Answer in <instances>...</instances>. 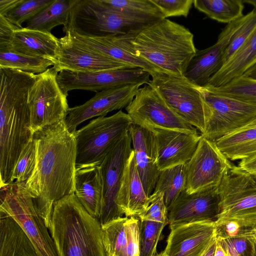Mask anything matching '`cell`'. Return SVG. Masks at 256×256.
<instances>
[{
	"label": "cell",
	"mask_w": 256,
	"mask_h": 256,
	"mask_svg": "<svg viewBox=\"0 0 256 256\" xmlns=\"http://www.w3.org/2000/svg\"><path fill=\"white\" fill-rule=\"evenodd\" d=\"M242 236L256 239V224L252 228H246L242 234Z\"/></svg>",
	"instance_id": "47"
},
{
	"label": "cell",
	"mask_w": 256,
	"mask_h": 256,
	"mask_svg": "<svg viewBox=\"0 0 256 256\" xmlns=\"http://www.w3.org/2000/svg\"><path fill=\"white\" fill-rule=\"evenodd\" d=\"M168 211L170 228L202 221L216 222L220 212L218 186L192 194L184 190Z\"/></svg>",
	"instance_id": "16"
},
{
	"label": "cell",
	"mask_w": 256,
	"mask_h": 256,
	"mask_svg": "<svg viewBox=\"0 0 256 256\" xmlns=\"http://www.w3.org/2000/svg\"><path fill=\"white\" fill-rule=\"evenodd\" d=\"M36 151L32 138L22 150L14 168L11 183L26 182L32 175L36 163Z\"/></svg>",
	"instance_id": "37"
},
{
	"label": "cell",
	"mask_w": 256,
	"mask_h": 256,
	"mask_svg": "<svg viewBox=\"0 0 256 256\" xmlns=\"http://www.w3.org/2000/svg\"><path fill=\"white\" fill-rule=\"evenodd\" d=\"M230 160H244L256 156V125L243 126L215 141Z\"/></svg>",
	"instance_id": "28"
},
{
	"label": "cell",
	"mask_w": 256,
	"mask_h": 256,
	"mask_svg": "<svg viewBox=\"0 0 256 256\" xmlns=\"http://www.w3.org/2000/svg\"><path fill=\"white\" fill-rule=\"evenodd\" d=\"M139 176L148 197L153 193L160 173L156 164L152 132L132 124L129 130Z\"/></svg>",
	"instance_id": "21"
},
{
	"label": "cell",
	"mask_w": 256,
	"mask_h": 256,
	"mask_svg": "<svg viewBox=\"0 0 256 256\" xmlns=\"http://www.w3.org/2000/svg\"><path fill=\"white\" fill-rule=\"evenodd\" d=\"M58 72L52 68L36 74L28 98L31 128L34 132L44 127L64 120L69 109L68 94L57 80Z\"/></svg>",
	"instance_id": "9"
},
{
	"label": "cell",
	"mask_w": 256,
	"mask_h": 256,
	"mask_svg": "<svg viewBox=\"0 0 256 256\" xmlns=\"http://www.w3.org/2000/svg\"><path fill=\"white\" fill-rule=\"evenodd\" d=\"M129 217H120L102 226L108 256H126L130 242Z\"/></svg>",
	"instance_id": "31"
},
{
	"label": "cell",
	"mask_w": 256,
	"mask_h": 256,
	"mask_svg": "<svg viewBox=\"0 0 256 256\" xmlns=\"http://www.w3.org/2000/svg\"><path fill=\"white\" fill-rule=\"evenodd\" d=\"M216 94L256 105V78L242 75L218 86H204Z\"/></svg>",
	"instance_id": "34"
},
{
	"label": "cell",
	"mask_w": 256,
	"mask_h": 256,
	"mask_svg": "<svg viewBox=\"0 0 256 256\" xmlns=\"http://www.w3.org/2000/svg\"><path fill=\"white\" fill-rule=\"evenodd\" d=\"M233 166L215 141L201 134L194 152L185 164L184 190L192 194L218 186L225 174Z\"/></svg>",
	"instance_id": "12"
},
{
	"label": "cell",
	"mask_w": 256,
	"mask_h": 256,
	"mask_svg": "<svg viewBox=\"0 0 256 256\" xmlns=\"http://www.w3.org/2000/svg\"><path fill=\"white\" fill-rule=\"evenodd\" d=\"M256 125V118L246 126Z\"/></svg>",
	"instance_id": "52"
},
{
	"label": "cell",
	"mask_w": 256,
	"mask_h": 256,
	"mask_svg": "<svg viewBox=\"0 0 256 256\" xmlns=\"http://www.w3.org/2000/svg\"><path fill=\"white\" fill-rule=\"evenodd\" d=\"M217 239L228 256H250L251 246L249 238L242 236L218 238Z\"/></svg>",
	"instance_id": "42"
},
{
	"label": "cell",
	"mask_w": 256,
	"mask_h": 256,
	"mask_svg": "<svg viewBox=\"0 0 256 256\" xmlns=\"http://www.w3.org/2000/svg\"><path fill=\"white\" fill-rule=\"evenodd\" d=\"M74 188V194L80 202L92 216L98 220L103 194L100 164L77 166Z\"/></svg>",
	"instance_id": "23"
},
{
	"label": "cell",
	"mask_w": 256,
	"mask_h": 256,
	"mask_svg": "<svg viewBox=\"0 0 256 256\" xmlns=\"http://www.w3.org/2000/svg\"><path fill=\"white\" fill-rule=\"evenodd\" d=\"M60 50L52 67L62 70L94 72L123 68H135L92 50L74 40L68 32L58 38Z\"/></svg>",
	"instance_id": "15"
},
{
	"label": "cell",
	"mask_w": 256,
	"mask_h": 256,
	"mask_svg": "<svg viewBox=\"0 0 256 256\" xmlns=\"http://www.w3.org/2000/svg\"><path fill=\"white\" fill-rule=\"evenodd\" d=\"M209 114L202 134L212 141L246 126L256 118V105L200 87Z\"/></svg>",
	"instance_id": "11"
},
{
	"label": "cell",
	"mask_w": 256,
	"mask_h": 256,
	"mask_svg": "<svg viewBox=\"0 0 256 256\" xmlns=\"http://www.w3.org/2000/svg\"><path fill=\"white\" fill-rule=\"evenodd\" d=\"M178 116L199 130L205 131L209 110L200 87L184 77L160 73L152 77L148 84Z\"/></svg>",
	"instance_id": "8"
},
{
	"label": "cell",
	"mask_w": 256,
	"mask_h": 256,
	"mask_svg": "<svg viewBox=\"0 0 256 256\" xmlns=\"http://www.w3.org/2000/svg\"><path fill=\"white\" fill-rule=\"evenodd\" d=\"M194 8L218 22L230 24L242 17L243 0H193Z\"/></svg>",
	"instance_id": "30"
},
{
	"label": "cell",
	"mask_w": 256,
	"mask_h": 256,
	"mask_svg": "<svg viewBox=\"0 0 256 256\" xmlns=\"http://www.w3.org/2000/svg\"><path fill=\"white\" fill-rule=\"evenodd\" d=\"M132 123L147 130L162 128L198 133V130L175 112L150 86L140 88L125 108Z\"/></svg>",
	"instance_id": "10"
},
{
	"label": "cell",
	"mask_w": 256,
	"mask_h": 256,
	"mask_svg": "<svg viewBox=\"0 0 256 256\" xmlns=\"http://www.w3.org/2000/svg\"><path fill=\"white\" fill-rule=\"evenodd\" d=\"M150 198L149 206L138 218L140 220L168 224V211L164 203L163 194L160 192H154Z\"/></svg>",
	"instance_id": "40"
},
{
	"label": "cell",
	"mask_w": 256,
	"mask_h": 256,
	"mask_svg": "<svg viewBox=\"0 0 256 256\" xmlns=\"http://www.w3.org/2000/svg\"><path fill=\"white\" fill-rule=\"evenodd\" d=\"M220 212L216 227L234 221L243 228L256 224V175L233 166L218 186Z\"/></svg>",
	"instance_id": "6"
},
{
	"label": "cell",
	"mask_w": 256,
	"mask_h": 256,
	"mask_svg": "<svg viewBox=\"0 0 256 256\" xmlns=\"http://www.w3.org/2000/svg\"><path fill=\"white\" fill-rule=\"evenodd\" d=\"M115 41L132 54L155 67L160 72L183 77L196 54L194 35L184 26L168 18L156 20L123 34Z\"/></svg>",
	"instance_id": "2"
},
{
	"label": "cell",
	"mask_w": 256,
	"mask_h": 256,
	"mask_svg": "<svg viewBox=\"0 0 256 256\" xmlns=\"http://www.w3.org/2000/svg\"><path fill=\"white\" fill-rule=\"evenodd\" d=\"M76 0H54L26 22V28L51 33L55 26H66L71 9ZM63 27V28H64Z\"/></svg>",
	"instance_id": "29"
},
{
	"label": "cell",
	"mask_w": 256,
	"mask_h": 256,
	"mask_svg": "<svg viewBox=\"0 0 256 256\" xmlns=\"http://www.w3.org/2000/svg\"><path fill=\"white\" fill-rule=\"evenodd\" d=\"M163 15L164 18L183 16L186 18L193 4V0H151Z\"/></svg>",
	"instance_id": "41"
},
{
	"label": "cell",
	"mask_w": 256,
	"mask_h": 256,
	"mask_svg": "<svg viewBox=\"0 0 256 256\" xmlns=\"http://www.w3.org/2000/svg\"><path fill=\"white\" fill-rule=\"evenodd\" d=\"M244 3L252 5L256 9V0H243Z\"/></svg>",
	"instance_id": "51"
},
{
	"label": "cell",
	"mask_w": 256,
	"mask_h": 256,
	"mask_svg": "<svg viewBox=\"0 0 256 256\" xmlns=\"http://www.w3.org/2000/svg\"><path fill=\"white\" fill-rule=\"evenodd\" d=\"M68 32L74 40L88 48L124 62L133 67L142 68L148 71L151 77L162 73L151 64L132 54L121 47L115 41L114 34L102 37L90 38L81 36L70 32Z\"/></svg>",
	"instance_id": "27"
},
{
	"label": "cell",
	"mask_w": 256,
	"mask_h": 256,
	"mask_svg": "<svg viewBox=\"0 0 256 256\" xmlns=\"http://www.w3.org/2000/svg\"><path fill=\"white\" fill-rule=\"evenodd\" d=\"M18 28L4 16L0 15V52L12 50L14 33Z\"/></svg>",
	"instance_id": "43"
},
{
	"label": "cell",
	"mask_w": 256,
	"mask_h": 256,
	"mask_svg": "<svg viewBox=\"0 0 256 256\" xmlns=\"http://www.w3.org/2000/svg\"><path fill=\"white\" fill-rule=\"evenodd\" d=\"M132 144L128 131L100 164L103 194L98 221L102 226L124 215L118 206L117 198L125 165L132 150Z\"/></svg>",
	"instance_id": "14"
},
{
	"label": "cell",
	"mask_w": 256,
	"mask_h": 256,
	"mask_svg": "<svg viewBox=\"0 0 256 256\" xmlns=\"http://www.w3.org/2000/svg\"><path fill=\"white\" fill-rule=\"evenodd\" d=\"M243 228L234 221L228 222L224 225L217 228V237L234 238L240 236Z\"/></svg>",
	"instance_id": "44"
},
{
	"label": "cell",
	"mask_w": 256,
	"mask_h": 256,
	"mask_svg": "<svg viewBox=\"0 0 256 256\" xmlns=\"http://www.w3.org/2000/svg\"><path fill=\"white\" fill-rule=\"evenodd\" d=\"M54 62L49 60L28 56L14 52H0V68L20 70L32 74H41Z\"/></svg>",
	"instance_id": "35"
},
{
	"label": "cell",
	"mask_w": 256,
	"mask_h": 256,
	"mask_svg": "<svg viewBox=\"0 0 256 256\" xmlns=\"http://www.w3.org/2000/svg\"><path fill=\"white\" fill-rule=\"evenodd\" d=\"M36 80L34 74L18 70L0 74V187L11 183L18 156L33 138L28 98Z\"/></svg>",
	"instance_id": "3"
},
{
	"label": "cell",
	"mask_w": 256,
	"mask_h": 256,
	"mask_svg": "<svg viewBox=\"0 0 256 256\" xmlns=\"http://www.w3.org/2000/svg\"><path fill=\"white\" fill-rule=\"evenodd\" d=\"M150 74L145 70L135 68L80 72L62 70L58 73L57 80L64 92L82 90L98 92L124 85L148 84Z\"/></svg>",
	"instance_id": "13"
},
{
	"label": "cell",
	"mask_w": 256,
	"mask_h": 256,
	"mask_svg": "<svg viewBox=\"0 0 256 256\" xmlns=\"http://www.w3.org/2000/svg\"><path fill=\"white\" fill-rule=\"evenodd\" d=\"M154 135L156 164L160 172L176 166L186 164L194 152L201 134L162 129L150 130Z\"/></svg>",
	"instance_id": "20"
},
{
	"label": "cell",
	"mask_w": 256,
	"mask_h": 256,
	"mask_svg": "<svg viewBox=\"0 0 256 256\" xmlns=\"http://www.w3.org/2000/svg\"><path fill=\"white\" fill-rule=\"evenodd\" d=\"M166 256H202L217 237L215 222L202 221L170 228Z\"/></svg>",
	"instance_id": "18"
},
{
	"label": "cell",
	"mask_w": 256,
	"mask_h": 256,
	"mask_svg": "<svg viewBox=\"0 0 256 256\" xmlns=\"http://www.w3.org/2000/svg\"><path fill=\"white\" fill-rule=\"evenodd\" d=\"M0 256H37L32 242L18 224L0 210Z\"/></svg>",
	"instance_id": "26"
},
{
	"label": "cell",
	"mask_w": 256,
	"mask_h": 256,
	"mask_svg": "<svg viewBox=\"0 0 256 256\" xmlns=\"http://www.w3.org/2000/svg\"><path fill=\"white\" fill-rule=\"evenodd\" d=\"M106 8L128 15L163 19V15L151 0H98Z\"/></svg>",
	"instance_id": "33"
},
{
	"label": "cell",
	"mask_w": 256,
	"mask_h": 256,
	"mask_svg": "<svg viewBox=\"0 0 256 256\" xmlns=\"http://www.w3.org/2000/svg\"><path fill=\"white\" fill-rule=\"evenodd\" d=\"M249 240L251 246V252L250 256H256V239L250 238Z\"/></svg>",
	"instance_id": "50"
},
{
	"label": "cell",
	"mask_w": 256,
	"mask_h": 256,
	"mask_svg": "<svg viewBox=\"0 0 256 256\" xmlns=\"http://www.w3.org/2000/svg\"><path fill=\"white\" fill-rule=\"evenodd\" d=\"M256 28V9L254 8L242 16L240 25L232 35L224 54L223 66L247 40Z\"/></svg>",
	"instance_id": "36"
},
{
	"label": "cell",
	"mask_w": 256,
	"mask_h": 256,
	"mask_svg": "<svg viewBox=\"0 0 256 256\" xmlns=\"http://www.w3.org/2000/svg\"><path fill=\"white\" fill-rule=\"evenodd\" d=\"M140 84H128L97 92L84 104L70 108L64 120L68 130L76 131L82 122L96 116H105L114 110L126 108L134 98Z\"/></svg>",
	"instance_id": "17"
},
{
	"label": "cell",
	"mask_w": 256,
	"mask_h": 256,
	"mask_svg": "<svg viewBox=\"0 0 256 256\" xmlns=\"http://www.w3.org/2000/svg\"><path fill=\"white\" fill-rule=\"evenodd\" d=\"M60 50L58 38L52 33L24 28L15 30L12 50L34 57L42 58L54 62Z\"/></svg>",
	"instance_id": "24"
},
{
	"label": "cell",
	"mask_w": 256,
	"mask_h": 256,
	"mask_svg": "<svg viewBox=\"0 0 256 256\" xmlns=\"http://www.w3.org/2000/svg\"><path fill=\"white\" fill-rule=\"evenodd\" d=\"M48 228L58 256H108L101 224L74 194L54 203Z\"/></svg>",
	"instance_id": "4"
},
{
	"label": "cell",
	"mask_w": 256,
	"mask_h": 256,
	"mask_svg": "<svg viewBox=\"0 0 256 256\" xmlns=\"http://www.w3.org/2000/svg\"><path fill=\"white\" fill-rule=\"evenodd\" d=\"M214 256H228L217 238Z\"/></svg>",
	"instance_id": "48"
},
{
	"label": "cell",
	"mask_w": 256,
	"mask_h": 256,
	"mask_svg": "<svg viewBox=\"0 0 256 256\" xmlns=\"http://www.w3.org/2000/svg\"><path fill=\"white\" fill-rule=\"evenodd\" d=\"M140 221V256H155L162 230L168 224L148 220Z\"/></svg>",
	"instance_id": "39"
},
{
	"label": "cell",
	"mask_w": 256,
	"mask_h": 256,
	"mask_svg": "<svg viewBox=\"0 0 256 256\" xmlns=\"http://www.w3.org/2000/svg\"><path fill=\"white\" fill-rule=\"evenodd\" d=\"M256 64V28L223 66L210 79L206 86L218 87L243 75Z\"/></svg>",
	"instance_id": "25"
},
{
	"label": "cell",
	"mask_w": 256,
	"mask_h": 256,
	"mask_svg": "<svg viewBox=\"0 0 256 256\" xmlns=\"http://www.w3.org/2000/svg\"><path fill=\"white\" fill-rule=\"evenodd\" d=\"M148 197L138 172L133 149L128 159L117 198L118 206L126 216H136L148 207Z\"/></svg>",
	"instance_id": "22"
},
{
	"label": "cell",
	"mask_w": 256,
	"mask_h": 256,
	"mask_svg": "<svg viewBox=\"0 0 256 256\" xmlns=\"http://www.w3.org/2000/svg\"><path fill=\"white\" fill-rule=\"evenodd\" d=\"M132 124L128 114L120 110L110 116L94 118L74 132L76 166L100 164Z\"/></svg>",
	"instance_id": "7"
},
{
	"label": "cell",
	"mask_w": 256,
	"mask_h": 256,
	"mask_svg": "<svg viewBox=\"0 0 256 256\" xmlns=\"http://www.w3.org/2000/svg\"><path fill=\"white\" fill-rule=\"evenodd\" d=\"M155 256H166L164 254L163 251L161 252L160 253H157Z\"/></svg>",
	"instance_id": "53"
},
{
	"label": "cell",
	"mask_w": 256,
	"mask_h": 256,
	"mask_svg": "<svg viewBox=\"0 0 256 256\" xmlns=\"http://www.w3.org/2000/svg\"><path fill=\"white\" fill-rule=\"evenodd\" d=\"M20 2V0H0V15L4 16L13 8Z\"/></svg>",
	"instance_id": "46"
},
{
	"label": "cell",
	"mask_w": 256,
	"mask_h": 256,
	"mask_svg": "<svg viewBox=\"0 0 256 256\" xmlns=\"http://www.w3.org/2000/svg\"><path fill=\"white\" fill-rule=\"evenodd\" d=\"M242 16L228 24L214 45L204 50L196 49L183 74L184 78L199 87L208 85L211 77L222 67L225 50L240 25Z\"/></svg>",
	"instance_id": "19"
},
{
	"label": "cell",
	"mask_w": 256,
	"mask_h": 256,
	"mask_svg": "<svg viewBox=\"0 0 256 256\" xmlns=\"http://www.w3.org/2000/svg\"><path fill=\"white\" fill-rule=\"evenodd\" d=\"M238 166L246 172L256 175V156L240 160Z\"/></svg>",
	"instance_id": "45"
},
{
	"label": "cell",
	"mask_w": 256,
	"mask_h": 256,
	"mask_svg": "<svg viewBox=\"0 0 256 256\" xmlns=\"http://www.w3.org/2000/svg\"><path fill=\"white\" fill-rule=\"evenodd\" d=\"M33 138L36 163L26 186L48 228L54 203L74 194L76 142L64 120L44 127Z\"/></svg>",
	"instance_id": "1"
},
{
	"label": "cell",
	"mask_w": 256,
	"mask_h": 256,
	"mask_svg": "<svg viewBox=\"0 0 256 256\" xmlns=\"http://www.w3.org/2000/svg\"><path fill=\"white\" fill-rule=\"evenodd\" d=\"M185 184V164L176 166L161 171L154 192L163 194L168 210L184 190Z\"/></svg>",
	"instance_id": "32"
},
{
	"label": "cell",
	"mask_w": 256,
	"mask_h": 256,
	"mask_svg": "<svg viewBox=\"0 0 256 256\" xmlns=\"http://www.w3.org/2000/svg\"><path fill=\"white\" fill-rule=\"evenodd\" d=\"M54 0H20L18 4L4 16L19 28L51 4Z\"/></svg>",
	"instance_id": "38"
},
{
	"label": "cell",
	"mask_w": 256,
	"mask_h": 256,
	"mask_svg": "<svg viewBox=\"0 0 256 256\" xmlns=\"http://www.w3.org/2000/svg\"><path fill=\"white\" fill-rule=\"evenodd\" d=\"M0 210L13 218L32 242L37 256H58L56 246L26 182L0 187Z\"/></svg>",
	"instance_id": "5"
},
{
	"label": "cell",
	"mask_w": 256,
	"mask_h": 256,
	"mask_svg": "<svg viewBox=\"0 0 256 256\" xmlns=\"http://www.w3.org/2000/svg\"><path fill=\"white\" fill-rule=\"evenodd\" d=\"M216 238L212 241L202 256H214Z\"/></svg>",
	"instance_id": "49"
}]
</instances>
